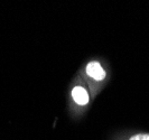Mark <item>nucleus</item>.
I'll return each mask as SVG.
<instances>
[{
  "mask_svg": "<svg viewBox=\"0 0 149 140\" xmlns=\"http://www.w3.org/2000/svg\"><path fill=\"white\" fill-rule=\"evenodd\" d=\"M71 99L76 107L85 108L91 102V93L84 82L80 79L71 88Z\"/></svg>",
  "mask_w": 149,
  "mask_h": 140,
  "instance_id": "obj_1",
  "label": "nucleus"
},
{
  "mask_svg": "<svg viewBox=\"0 0 149 140\" xmlns=\"http://www.w3.org/2000/svg\"><path fill=\"white\" fill-rule=\"evenodd\" d=\"M84 75L93 83H102L105 81L108 73L102 63L97 59H92L84 66Z\"/></svg>",
  "mask_w": 149,
  "mask_h": 140,
  "instance_id": "obj_2",
  "label": "nucleus"
},
{
  "mask_svg": "<svg viewBox=\"0 0 149 140\" xmlns=\"http://www.w3.org/2000/svg\"><path fill=\"white\" fill-rule=\"evenodd\" d=\"M129 140H149L148 133H138V134H134L131 136Z\"/></svg>",
  "mask_w": 149,
  "mask_h": 140,
  "instance_id": "obj_3",
  "label": "nucleus"
}]
</instances>
